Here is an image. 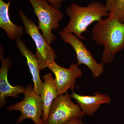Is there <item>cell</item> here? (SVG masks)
Returning a JSON list of instances; mask_svg holds the SVG:
<instances>
[{"instance_id":"obj_16","label":"cell","mask_w":124,"mask_h":124,"mask_svg":"<svg viewBox=\"0 0 124 124\" xmlns=\"http://www.w3.org/2000/svg\"><path fill=\"white\" fill-rule=\"evenodd\" d=\"M63 124H85L81 119L73 118Z\"/></svg>"},{"instance_id":"obj_13","label":"cell","mask_w":124,"mask_h":124,"mask_svg":"<svg viewBox=\"0 0 124 124\" xmlns=\"http://www.w3.org/2000/svg\"><path fill=\"white\" fill-rule=\"evenodd\" d=\"M10 1L0 0V27L4 29L8 38L13 40L20 38L24 33V28L16 25L11 21L9 15Z\"/></svg>"},{"instance_id":"obj_17","label":"cell","mask_w":124,"mask_h":124,"mask_svg":"<svg viewBox=\"0 0 124 124\" xmlns=\"http://www.w3.org/2000/svg\"></svg>"},{"instance_id":"obj_7","label":"cell","mask_w":124,"mask_h":124,"mask_svg":"<svg viewBox=\"0 0 124 124\" xmlns=\"http://www.w3.org/2000/svg\"><path fill=\"white\" fill-rule=\"evenodd\" d=\"M59 35L63 42L70 45L75 52L79 65L85 64L92 73L93 78L99 77L104 72V64L98 63L81 40L73 33L60 31Z\"/></svg>"},{"instance_id":"obj_2","label":"cell","mask_w":124,"mask_h":124,"mask_svg":"<svg viewBox=\"0 0 124 124\" xmlns=\"http://www.w3.org/2000/svg\"><path fill=\"white\" fill-rule=\"evenodd\" d=\"M66 12L69 21L62 31L73 33L81 40H86L82 34L87 31L90 25L110 15L106 5L99 1L91 2L86 6L72 3L67 7Z\"/></svg>"},{"instance_id":"obj_5","label":"cell","mask_w":124,"mask_h":124,"mask_svg":"<svg viewBox=\"0 0 124 124\" xmlns=\"http://www.w3.org/2000/svg\"><path fill=\"white\" fill-rule=\"evenodd\" d=\"M20 20L24 26V31L33 40L36 46V57L41 70L47 68L50 63L57 58L56 52L40 33L38 26L29 19L22 10L18 11Z\"/></svg>"},{"instance_id":"obj_6","label":"cell","mask_w":124,"mask_h":124,"mask_svg":"<svg viewBox=\"0 0 124 124\" xmlns=\"http://www.w3.org/2000/svg\"><path fill=\"white\" fill-rule=\"evenodd\" d=\"M67 93L59 95L51 104L46 124H63L73 119H81L84 113Z\"/></svg>"},{"instance_id":"obj_10","label":"cell","mask_w":124,"mask_h":124,"mask_svg":"<svg viewBox=\"0 0 124 124\" xmlns=\"http://www.w3.org/2000/svg\"><path fill=\"white\" fill-rule=\"evenodd\" d=\"M70 95L76 100L85 115L91 116L98 111L102 104H110L111 99L108 95L98 92L90 95H81L77 93L73 89Z\"/></svg>"},{"instance_id":"obj_8","label":"cell","mask_w":124,"mask_h":124,"mask_svg":"<svg viewBox=\"0 0 124 124\" xmlns=\"http://www.w3.org/2000/svg\"><path fill=\"white\" fill-rule=\"evenodd\" d=\"M77 63H72L69 68L58 65L55 61L49 63L47 68L55 75V85L58 95L64 94L69 89H73L78 78L82 77L83 72Z\"/></svg>"},{"instance_id":"obj_3","label":"cell","mask_w":124,"mask_h":124,"mask_svg":"<svg viewBox=\"0 0 124 124\" xmlns=\"http://www.w3.org/2000/svg\"><path fill=\"white\" fill-rule=\"evenodd\" d=\"M33 8L34 14L38 20V29L50 45L57 39L53 30H57L60 22L64 17L59 10L49 4L45 0H28Z\"/></svg>"},{"instance_id":"obj_12","label":"cell","mask_w":124,"mask_h":124,"mask_svg":"<svg viewBox=\"0 0 124 124\" xmlns=\"http://www.w3.org/2000/svg\"><path fill=\"white\" fill-rule=\"evenodd\" d=\"M44 80L42 93L41 94L44 107L42 120L44 124H46L50 108L54 100L58 97L55 79L52 73H46L42 77Z\"/></svg>"},{"instance_id":"obj_4","label":"cell","mask_w":124,"mask_h":124,"mask_svg":"<svg viewBox=\"0 0 124 124\" xmlns=\"http://www.w3.org/2000/svg\"><path fill=\"white\" fill-rule=\"evenodd\" d=\"M23 94L24 98L22 101L9 105L6 110L20 112L21 114L17 119L16 124L29 119L34 124H44L42 120L44 107L40 95L36 93L31 84L27 85Z\"/></svg>"},{"instance_id":"obj_11","label":"cell","mask_w":124,"mask_h":124,"mask_svg":"<svg viewBox=\"0 0 124 124\" xmlns=\"http://www.w3.org/2000/svg\"><path fill=\"white\" fill-rule=\"evenodd\" d=\"M15 42L22 55L26 59L27 64L32 77L34 91L37 94L40 95L44 82H42L40 76V71L41 70L38 60L35 55L28 48L21 38L17 39Z\"/></svg>"},{"instance_id":"obj_14","label":"cell","mask_w":124,"mask_h":124,"mask_svg":"<svg viewBox=\"0 0 124 124\" xmlns=\"http://www.w3.org/2000/svg\"><path fill=\"white\" fill-rule=\"evenodd\" d=\"M105 5L110 13L109 17L124 23V0H106Z\"/></svg>"},{"instance_id":"obj_9","label":"cell","mask_w":124,"mask_h":124,"mask_svg":"<svg viewBox=\"0 0 124 124\" xmlns=\"http://www.w3.org/2000/svg\"><path fill=\"white\" fill-rule=\"evenodd\" d=\"M4 49L0 46V59L1 61V67L0 68V108H2L7 103L6 98L12 97H18L20 93H24L25 88L20 85L16 86L11 85L8 79L9 69L11 67V59L4 57Z\"/></svg>"},{"instance_id":"obj_1","label":"cell","mask_w":124,"mask_h":124,"mask_svg":"<svg viewBox=\"0 0 124 124\" xmlns=\"http://www.w3.org/2000/svg\"><path fill=\"white\" fill-rule=\"evenodd\" d=\"M91 39L98 45L104 46L102 62L110 64L124 48V23L108 17L97 21L91 30Z\"/></svg>"},{"instance_id":"obj_15","label":"cell","mask_w":124,"mask_h":124,"mask_svg":"<svg viewBox=\"0 0 124 124\" xmlns=\"http://www.w3.org/2000/svg\"><path fill=\"white\" fill-rule=\"evenodd\" d=\"M50 3L51 6L54 8L59 9L62 6L63 0H45Z\"/></svg>"}]
</instances>
